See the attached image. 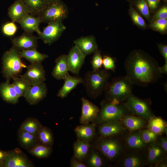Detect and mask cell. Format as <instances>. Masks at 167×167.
<instances>
[{"instance_id": "obj_1", "label": "cell", "mask_w": 167, "mask_h": 167, "mask_svg": "<svg viewBox=\"0 0 167 167\" xmlns=\"http://www.w3.org/2000/svg\"><path fill=\"white\" fill-rule=\"evenodd\" d=\"M126 76L133 84L146 87L156 83L162 75L159 71L158 62L143 50L131 51L124 63Z\"/></svg>"}, {"instance_id": "obj_2", "label": "cell", "mask_w": 167, "mask_h": 167, "mask_svg": "<svg viewBox=\"0 0 167 167\" xmlns=\"http://www.w3.org/2000/svg\"><path fill=\"white\" fill-rule=\"evenodd\" d=\"M133 85L126 75L114 77L105 88V99L113 103L125 102L132 93Z\"/></svg>"}, {"instance_id": "obj_3", "label": "cell", "mask_w": 167, "mask_h": 167, "mask_svg": "<svg viewBox=\"0 0 167 167\" xmlns=\"http://www.w3.org/2000/svg\"><path fill=\"white\" fill-rule=\"evenodd\" d=\"M128 115L132 114L129 111L125 102L116 103L104 99L101 101V109L97 116L92 123L98 126L120 121Z\"/></svg>"}, {"instance_id": "obj_4", "label": "cell", "mask_w": 167, "mask_h": 167, "mask_svg": "<svg viewBox=\"0 0 167 167\" xmlns=\"http://www.w3.org/2000/svg\"><path fill=\"white\" fill-rule=\"evenodd\" d=\"M124 136L99 137L96 144V148L107 160L115 163L126 149Z\"/></svg>"}, {"instance_id": "obj_5", "label": "cell", "mask_w": 167, "mask_h": 167, "mask_svg": "<svg viewBox=\"0 0 167 167\" xmlns=\"http://www.w3.org/2000/svg\"><path fill=\"white\" fill-rule=\"evenodd\" d=\"M110 74L104 69L89 71L84 76L82 84L88 96L96 99L101 95L109 82Z\"/></svg>"}, {"instance_id": "obj_6", "label": "cell", "mask_w": 167, "mask_h": 167, "mask_svg": "<svg viewBox=\"0 0 167 167\" xmlns=\"http://www.w3.org/2000/svg\"><path fill=\"white\" fill-rule=\"evenodd\" d=\"M19 51L13 46L6 51L2 58V71L6 81L18 76L24 68L27 66L21 60Z\"/></svg>"}, {"instance_id": "obj_7", "label": "cell", "mask_w": 167, "mask_h": 167, "mask_svg": "<svg viewBox=\"0 0 167 167\" xmlns=\"http://www.w3.org/2000/svg\"><path fill=\"white\" fill-rule=\"evenodd\" d=\"M68 11L61 0H58L48 3L38 16L41 22L48 23L62 21L67 18Z\"/></svg>"}, {"instance_id": "obj_8", "label": "cell", "mask_w": 167, "mask_h": 167, "mask_svg": "<svg viewBox=\"0 0 167 167\" xmlns=\"http://www.w3.org/2000/svg\"><path fill=\"white\" fill-rule=\"evenodd\" d=\"M131 113L148 121L154 115L151 108L150 98L141 99L132 93L125 101Z\"/></svg>"}, {"instance_id": "obj_9", "label": "cell", "mask_w": 167, "mask_h": 167, "mask_svg": "<svg viewBox=\"0 0 167 167\" xmlns=\"http://www.w3.org/2000/svg\"><path fill=\"white\" fill-rule=\"evenodd\" d=\"M113 165L116 167H145L147 166L146 150L126 149Z\"/></svg>"}, {"instance_id": "obj_10", "label": "cell", "mask_w": 167, "mask_h": 167, "mask_svg": "<svg viewBox=\"0 0 167 167\" xmlns=\"http://www.w3.org/2000/svg\"><path fill=\"white\" fill-rule=\"evenodd\" d=\"M4 160L0 163L1 167H33L34 165L27 156L20 149L16 148L6 152Z\"/></svg>"}, {"instance_id": "obj_11", "label": "cell", "mask_w": 167, "mask_h": 167, "mask_svg": "<svg viewBox=\"0 0 167 167\" xmlns=\"http://www.w3.org/2000/svg\"><path fill=\"white\" fill-rule=\"evenodd\" d=\"M66 28L62 21L49 23L39 35L38 38L45 44L50 45L58 39Z\"/></svg>"}, {"instance_id": "obj_12", "label": "cell", "mask_w": 167, "mask_h": 167, "mask_svg": "<svg viewBox=\"0 0 167 167\" xmlns=\"http://www.w3.org/2000/svg\"><path fill=\"white\" fill-rule=\"evenodd\" d=\"M27 71L19 76L28 82L31 86L39 84L46 80L45 72L41 63H31L27 66Z\"/></svg>"}, {"instance_id": "obj_13", "label": "cell", "mask_w": 167, "mask_h": 167, "mask_svg": "<svg viewBox=\"0 0 167 167\" xmlns=\"http://www.w3.org/2000/svg\"><path fill=\"white\" fill-rule=\"evenodd\" d=\"M97 129L99 137L102 138L123 136L128 131L120 121L99 125Z\"/></svg>"}, {"instance_id": "obj_14", "label": "cell", "mask_w": 167, "mask_h": 167, "mask_svg": "<svg viewBox=\"0 0 167 167\" xmlns=\"http://www.w3.org/2000/svg\"><path fill=\"white\" fill-rule=\"evenodd\" d=\"M146 152L148 167H156L159 162L167 158L156 140L147 143Z\"/></svg>"}, {"instance_id": "obj_15", "label": "cell", "mask_w": 167, "mask_h": 167, "mask_svg": "<svg viewBox=\"0 0 167 167\" xmlns=\"http://www.w3.org/2000/svg\"><path fill=\"white\" fill-rule=\"evenodd\" d=\"M38 37L32 33L24 32L21 35L12 40L13 46L19 51L37 49Z\"/></svg>"}, {"instance_id": "obj_16", "label": "cell", "mask_w": 167, "mask_h": 167, "mask_svg": "<svg viewBox=\"0 0 167 167\" xmlns=\"http://www.w3.org/2000/svg\"><path fill=\"white\" fill-rule=\"evenodd\" d=\"M67 56L69 71L78 75L86 56L75 45L71 49Z\"/></svg>"}, {"instance_id": "obj_17", "label": "cell", "mask_w": 167, "mask_h": 167, "mask_svg": "<svg viewBox=\"0 0 167 167\" xmlns=\"http://www.w3.org/2000/svg\"><path fill=\"white\" fill-rule=\"evenodd\" d=\"M82 103L81 115L79 122L81 124H87L93 122L96 118L100 109L84 97L81 98Z\"/></svg>"}, {"instance_id": "obj_18", "label": "cell", "mask_w": 167, "mask_h": 167, "mask_svg": "<svg viewBox=\"0 0 167 167\" xmlns=\"http://www.w3.org/2000/svg\"><path fill=\"white\" fill-rule=\"evenodd\" d=\"M47 92V88L44 82L32 86L24 97L30 105H35L46 96Z\"/></svg>"}, {"instance_id": "obj_19", "label": "cell", "mask_w": 167, "mask_h": 167, "mask_svg": "<svg viewBox=\"0 0 167 167\" xmlns=\"http://www.w3.org/2000/svg\"><path fill=\"white\" fill-rule=\"evenodd\" d=\"M126 149L136 151L146 150L147 143L142 139L139 130L128 131L124 136Z\"/></svg>"}, {"instance_id": "obj_20", "label": "cell", "mask_w": 167, "mask_h": 167, "mask_svg": "<svg viewBox=\"0 0 167 167\" xmlns=\"http://www.w3.org/2000/svg\"><path fill=\"white\" fill-rule=\"evenodd\" d=\"M30 13L29 10L22 0H16L8 11L9 17L14 22L19 23Z\"/></svg>"}, {"instance_id": "obj_21", "label": "cell", "mask_w": 167, "mask_h": 167, "mask_svg": "<svg viewBox=\"0 0 167 167\" xmlns=\"http://www.w3.org/2000/svg\"><path fill=\"white\" fill-rule=\"evenodd\" d=\"M75 45L86 56L98 49L96 38L93 35L82 36L75 40Z\"/></svg>"}, {"instance_id": "obj_22", "label": "cell", "mask_w": 167, "mask_h": 167, "mask_svg": "<svg viewBox=\"0 0 167 167\" xmlns=\"http://www.w3.org/2000/svg\"><path fill=\"white\" fill-rule=\"evenodd\" d=\"M120 121L130 132L145 128L148 123V121L144 118L132 115H127Z\"/></svg>"}, {"instance_id": "obj_23", "label": "cell", "mask_w": 167, "mask_h": 167, "mask_svg": "<svg viewBox=\"0 0 167 167\" xmlns=\"http://www.w3.org/2000/svg\"><path fill=\"white\" fill-rule=\"evenodd\" d=\"M51 74L57 79H64L69 71L67 55L63 54L59 56L56 59Z\"/></svg>"}, {"instance_id": "obj_24", "label": "cell", "mask_w": 167, "mask_h": 167, "mask_svg": "<svg viewBox=\"0 0 167 167\" xmlns=\"http://www.w3.org/2000/svg\"><path fill=\"white\" fill-rule=\"evenodd\" d=\"M64 84L59 90L57 96L62 98L66 97L69 93L77 86L83 82V78L80 77H74L69 74L65 77L64 79Z\"/></svg>"}, {"instance_id": "obj_25", "label": "cell", "mask_w": 167, "mask_h": 167, "mask_svg": "<svg viewBox=\"0 0 167 167\" xmlns=\"http://www.w3.org/2000/svg\"><path fill=\"white\" fill-rule=\"evenodd\" d=\"M41 22L39 16L29 14L19 23L24 32L32 33L35 32L39 35L41 32L39 28Z\"/></svg>"}, {"instance_id": "obj_26", "label": "cell", "mask_w": 167, "mask_h": 167, "mask_svg": "<svg viewBox=\"0 0 167 167\" xmlns=\"http://www.w3.org/2000/svg\"><path fill=\"white\" fill-rule=\"evenodd\" d=\"M96 126L93 123L82 124L77 126L74 131L78 139L89 142L92 140L96 134Z\"/></svg>"}, {"instance_id": "obj_27", "label": "cell", "mask_w": 167, "mask_h": 167, "mask_svg": "<svg viewBox=\"0 0 167 167\" xmlns=\"http://www.w3.org/2000/svg\"><path fill=\"white\" fill-rule=\"evenodd\" d=\"M17 137L21 146L28 151L39 143L36 135L19 129L18 131Z\"/></svg>"}, {"instance_id": "obj_28", "label": "cell", "mask_w": 167, "mask_h": 167, "mask_svg": "<svg viewBox=\"0 0 167 167\" xmlns=\"http://www.w3.org/2000/svg\"><path fill=\"white\" fill-rule=\"evenodd\" d=\"M0 94L3 100L8 103L15 104L18 101L19 97L9 81H6L1 84Z\"/></svg>"}, {"instance_id": "obj_29", "label": "cell", "mask_w": 167, "mask_h": 167, "mask_svg": "<svg viewBox=\"0 0 167 167\" xmlns=\"http://www.w3.org/2000/svg\"><path fill=\"white\" fill-rule=\"evenodd\" d=\"M89 141L78 139L74 143V157L82 162L87 156L89 151Z\"/></svg>"}, {"instance_id": "obj_30", "label": "cell", "mask_w": 167, "mask_h": 167, "mask_svg": "<svg viewBox=\"0 0 167 167\" xmlns=\"http://www.w3.org/2000/svg\"><path fill=\"white\" fill-rule=\"evenodd\" d=\"M167 126V122L160 117L154 115L148 121L145 128L149 129L159 135L164 134V128Z\"/></svg>"}, {"instance_id": "obj_31", "label": "cell", "mask_w": 167, "mask_h": 167, "mask_svg": "<svg viewBox=\"0 0 167 167\" xmlns=\"http://www.w3.org/2000/svg\"><path fill=\"white\" fill-rule=\"evenodd\" d=\"M19 53L21 58H25L31 63H42L49 57L46 54L40 53L36 49L22 50Z\"/></svg>"}, {"instance_id": "obj_32", "label": "cell", "mask_w": 167, "mask_h": 167, "mask_svg": "<svg viewBox=\"0 0 167 167\" xmlns=\"http://www.w3.org/2000/svg\"><path fill=\"white\" fill-rule=\"evenodd\" d=\"M36 136L39 144L49 147H52L54 142V137L49 128L42 126Z\"/></svg>"}, {"instance_id": "obj_33", "label": "cell", "mask_w": 167, "mask_h": 167, "mask_svg": "<svg viewBox=\"0 0 167 167\" xmlns=\"http://www.w3.org/2000/svg\"><path fill=\"white\" fill-rule=\"evenodd\" d=\"M42 126L37 119L29 117L22 123L19 129L37 135Z\"/></svg>"}, {"instance_id": "obj_34", "label": "cell", "mask_w": 167, "mask_h": 167, "mask_svg": "<svg viewBox=\"0 0 167 167\" xmlns=\"http://www.w3.org/2000/svg\"><path fill=\"white\" fill-rule=\"evenodd\" d=\"M12 79L13 82L11 84L17 94L19 97H24L32 86L20 76L15 77Z\"/></svg>"}, {"instance_id": "obj_35", "label": "cell", "mask_w": 167, "mask_h": 167, "mask_svg": "<svg viewBox=\"0 0 167 167\" xmlns=\"http://www.w3.org/2000/svg\"><path fill=\"white\" fill-rule=\"evenodd\" d=\"M29 10L30 14L38 16L48 4L44 0H22Z\"/></svg>"}, {"instance_id": "obj_36", "label": "cell", "mask_w": 167, "mask_h": 167, "mask_svg": "<svg viewBox=\"0 0 167 167\" xmlns=\"http://www.w3.org/2000/svg\"><path fill=\"white\" fill-rule=\"evenodd\" d=\"M52 147L38 144L28 152L32 155L39 158L48 157L51 153Z\"/></svg>"}, {"instance_id": "obj_37", "label": "cell", "mask_w": 167, "mask_h": 167, "mask_svg": "<svg viewBox=\"0 0 167 167\" xmlns=\"http://www.w3.org/2000/svg\"><path fill=\"white\" fill-rule=\"evenodd\" d=\"M93 151L92 153L88 160V164L92 167H101L105 165L103 156L99 151Z\"/></svg>"}, {"instance_id": "obj_38", "label": "cell", "mask_w": 167, "mask_h": 167, "mask_svg": "<svg viewBox=\"0 0 167 167\" xmlns=\"http://www.w3.org/2000/svg\"><path fill=\"white\" fill-rule=\"evenodd\" d=\"M129 13L132 21L136 25L142 28L146 27L144 20L136 11L132 5H130Z\"/></svg>"}, {"instance_id": "obj_39", "label": "cell", "mask_w": 167, "mask_h": 167, "mask_svg": "<svg viewBox=\"0 0 167 167\" xmlns=\"http://www.w3.org/2000/svg\"><path fill=\"white\" fill-rule=\"evenodd\" d=\"M139 131L142 139L147 143L156 140L159 135L147 128L140 130Z\"/></svg>"}, {"instance_id": "obj_40", "label": "cell", "mask_w": 167, "mask_h": 167, "mask_svg": "<svg viewBox=\"0 0 167 167\" xmlns=\"http://www.w3.org/2000/svg\"><path fill=\"white\" fill-rule=\"evenodd\" d=\"M135 5L140 13L147 19H149L150 14L148 5L145 0H136Z\"/></svg>"}, {"instance_id": "obj_41", "label": "cell", "mask_w": 167, "mask_h": 167, "mask_svg": "<svg viewBox=\"0 0 167 167\" xmlns=\"http://www.w3.org/2000/svg\"><path fill=\"white\" fill-rule=\"evenodd\" d=\"M17 27L14 22L12 21L6 23L2 25L1 29L3 34L8 37L13 36L15 33Z\"/></svg>"}, {"instance_id": "obj_42", "label": "cell", "mask_w": 167, "mask_h": 167, "mask_svg": "<svg viewBox=\"0 0 167 167\" xmlns=\"http://www.w3.org/2000/svg\"><path fill=\"white\" fill-rule=\"evenodd\" d=\"M101 53V51L98 49L93 53L91 62L93 70H99L102 66L103 58Z\"/></svg>"}, {"instance_id": "obj_43", "label": "cell", "mask_w": 167, "mask_h": 167, "mask_svg": "<svg viewBox=\"0 0 167 167\" xmlns=\"http://www.w3.org/2000/svg\"><path fill=\"white\" fill-rule=\"evenodd\" d=\"M154 30L161 32H165L167 29V20L165 19H159L156 20L150 25Z\"/></svg>"}, {"instance_id": "obj_44", "label": "cell", "mask_w": 167, "mask_h": 167, "mask_svg": "<svg viewBox=\"0 0 167 167\" xmlns=\"http://www.w3.org/2000/svg\"><path fill=\"white\" fill-rule=\"evenodd\" d=\"M102 58V66L104 69L107 71L111 70L114 72L116 66L114 59L110 56L107 55L104 56Z\"/></svg>"}, {"instance_id": "obj_45", "label": "cell", "mask_w": 167, "mask_h": 167, "mask_svg": "<svg viewBox=\"0 0 167 167\" xmlns=\"http://www.w3.org/2000/svg\"><path fill=\"white\" fill-rule=\"evenodd\" d=\"M156 141L167 156V136L164 135H159Z\"/></svg>"}, {"instance_id": "obj_46", "label": "cell", "mask_w": 167, "mask_h": 167, "mask_svg": "<svg viewBox=\"0 0 167 167\" xmlns=\"http://www.w3.org/2000/svg\"><path fill=\"white\" fill-rule=\"evenodd\" d=\"M167 7L164 6L160 8L156 13L154 17V19L155 20L159 19H167Z\"/></svg>"}, {"instance_id": "obj_47", "label": "cell", "mask_w": 167, "mask_h": 167, "mask_svg": "<svg viewBox=\"0 0 167 167\" xmlns=\"http://www.w3.org/2000/svg\"><path fill=\"white\" fill-rule=\"evenodd\" d=\"M158 47L159 51L164 58L165 61H167V45L162 44H158Z\"/></svg>"}, {"instance_id": "obj_48", "label": "cell", "mask_w": 167, "mask_h": 167, "mask_svg": "<svg viewBox=\"0 0 167 167\" xmlns=\"http://www.w3.org/2000/svg\"><path fill=\"white\" fill-rule=\"evenodd\" d=\"M150 9L153 11L157 7L160 0H145Z\"/></svg>"}, {"instance_id": "obj_49", "label": "cell", "mask_w": 167, "mask_h": 167, "mask_svg": "<svg viewBox=\"0 0 167 167\" xmlns=\"http://www.w3.org/2000/svg\"><path fill=\"white\" fill-rule=\"evenodd\" d=\"M70 166L71 167H86V166L82 163L81 162L78 161L74 157L72 158L71 160Z\"/></svg>"}, {"instance_id": "obj_50", "label": "cell", "mask_w": 167, "mask_h": 167, "mask_svg": "<svg viewBox=\"0 0 167 167\" xmlns=\"http://www.w3.org/2000/svg\"><path fill=\"white\" fill-rule=\"evenodd\" d=\"M158 70L162 74H167V61H165V64L162 66H160L158 67Z\"/></svg>"}, {"instance_id": "obj_51", "label": "cell", "mask_w": 167, "mask_h": 167, "mask_svg": "<svg viewBox=\"0 0 167 167\" xmlns=\"http://www.w3.org/2000/svg\"><path fill=\"white\" fill-rule=\"evenodd\" d=\"M167 158H165L159 162L156 166V167H167Z\"/></svg>"}, {"instance_id": "obj_52", "label": "cell", "mask_w": 167, "mask_h": 167, "mask_svg": "<svg viewBox=\"0 0 167 167\" xmlns=\"http://www.w3.org/2000/svg\"><path fill=\"white\" fill-rule=\"evenodd\" d=\"M6 155V152L0 150V163H2L4 160Z\"/></svg>"}, {"instance_id": "obj_53", "label": "cell", "mask_w": 167, "mask_h": 167, "mask_svg": "<svg viewBox=\"0 0 167 167\" xmlns=\"http://www.w3.org/2000/svg\"><path fill=\"white\" fill-rule=\"evenodd\" d=\"M47 3H49L58 0H44Z\"/></svg>"}, {"instance_id": "obj_54", "label": "cell", "mask_w": 167, "mask_h": 167, "mask_svg": "<svg viewBox=\"0 0 167 167\" xmlns=\"http://www.w3.org/2000/svg\"><path fill=\"white\" fill-rule=\"evenodd\" d=\"M167 126H165V127H164V133L165 134V135H165L166 136H167Z\"/></svg>"}, {"instance_id": "obj_55", "label": "cell", "mask_w": 167, "mask_h": 167, "mask_svg": "<svg viewBox=\"0 0 167 167\" xmlns=\"http://www.w3.org/2000/svg\"><path fill=\"white\" fill-rule=\"evenodd\" d=\"M163 1H166L167 0H163Z\"/></svg>"}]
</instances>
